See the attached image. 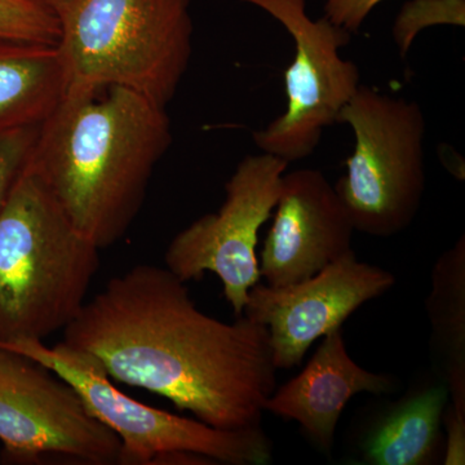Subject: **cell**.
Wrapping results in <instances>:
<instances>
[{
  "instance_id": "6da1fadb",
  "label": "cell",
  "mask_w": 465,
  "mask_h": 465,
  "mask_svg": "<svg viewBox=\"0 0 465 465\" xmlns=\"http://www.w3.org/2000/svg\"><path fill=\"white\" fill-rule=\"evenodd\" d=\"M110 378L159 394L211 427H262L277 388L268 329L226 323L197 308L167 268L140 264L112 278L64 330Z\"/></svg>"
},
{
  "instance_id": "7a4b0ae2",
  "label": "cell",
  "mask_w": 465,
  "mask_h": 465,
  "mask_svg": "<svg viewBox=\"0 0 465 465\" xmlns=\"http://www.w3.org/2000/svg\"><path fill=\"white\" fill-rule=\"evenodd\" d=\"M173 143L166 108L118 85L67 90L39 125L25 170L100 250L136 219Z\"/></svg>"
},
{
  "instance_id": "3957f363",
  "label": "cell",
  "mask_w": 465,
  "mask_h": 465,
  "mask_svg": "<svg viewBox=\"0 0 465 465\" xmlns=\"http://www.w3.org/2000/svg\"><path fill=\"white\" fill-rule=\"evenodd\" d=\"M99 252L24 167L0 210V342L65 330L85 304Z\"/></svg>"
},
{
  "instance_id": "277c9868",
  "label": "cell",
  "mask_w": 465,
  "mask_h": 465,
  "mask_svg": "<svg viewBox=\"0 0 465 465\" xmlns=\"http://www.w3.org/2000/svg\"><path fill=\"white\" fill-rule=\"evenodd\" d=\"M192 0H74L58 15L66 90L127 88L166 108L191 64Z\"/></svg>"
},
{
  "instance_id": "5b68a950",
  "label": "cell",
  "mask_w": 465,
  "mask_h": 465,
  "mask_svg": "<svg viewBox=\"0 0 465 465\" xmlns=\"http://www.w3.org/2000/svg\"><path fill=\"white\" fill-rule=\"evenodd\" d=\"M69 382L97 420L121 440L119 464H189L192 454L215 463L265 465L273 460V446L262 427L225 430L198 419L182 418L127 396L112 382L106 370L88 351L58 342H0Z\"/></svg>"
},
{
  "instance_id": "8992f818",
  "label": "cell",
  "mask_w": 465,
  "mask_h": 465,
  "mask_svg": "<svg viewBox=\"0 0 465 465\" xmlns=\"http://www.w3.org/2000/svg\"><path fill=\"white\" fill-rule=\"evenodd\" d=\"M338 124L354 134L347 173L333 185L354 229L381 238L406 231L420 211L427 183L420 105L360 85Z\"/></svg>"
},
{
  "instance_id": "52a82bcc",
  "label": "cell",
  "mask_w": 465,
  "mask_h": 465,
  "mask_svg": "<svg viewBox=\"0 0 465 465\" xmlns=\"http://www.w3.org/2000/svg\"><path fill=\"white\" fill-rule=\"evenodd\" d=\"M240 2L271 15L295 45V57L284 73L287 108L252 134L253 143L262 153L287 163L302 161L316 152L324 128L338 124L341 109L361 85L357 64L341 56L351 34L324 16L311 18L307 0Z\"/></svg>"
},
{
  "instance_id": "ba28073f",
  "label": "cell",
  "mask_w": 465,
  "mask_h": 465,
  "mask_svg": "<svg viewBox=\"0 0 465 465\" xmlns=\"http://www.w3.org/2000/svg\"><path fill=\"white\" fill-rule=\"evenodd\" d=\"M287 163L274 155H247L225 183L217 213L192 223L171 241L166 268L183 282L216 274L235 318L243 316L250 290L259 283V231L273 215Z\"/></svg>"
},
{
  "instance_id": "9c48e42d",
  "label": "cell",
  "mask_w": 465,
  "mask_h": 465,
  "mask_svg": "<svg viewBox=\"0 0 465 465\" xmlns=\"http://www.w3.org/2000/svg\"><path fill=\"white\" fill-rule=\"evenodd\" d=\"M0 442L14 463L63 457L119 464L121 440L88 411L78 391L23 354L0 347Z\"/></svg>"
},
{
  "instance_id": "30bf717a",
  "label": "cell",
  "mask_w": 465,
  "mask_h": 465,
  "mask_svg": "<svg viewBox=\"0 0 465 465\" xmlns=\"http://www.w3.org/2000/svg\"><path fill=\"white\" fill-rule=\"evenodd\" d=\"M394 283L391 272L360 262L351 250L302 282L284 287L256 283L243 316L268 329L275 369L291 370L302 366L314 341L341 329L358 308Z\"/></svg>"
},
{
  "instance_id": "8fae6325",
  "label": "cell",
  "mask_w": 465,
  "mask_h": 465,
  "mask_svg": "<svg viewBox=\"0 0 465 465\" xmlns=\"http://www.w3.org/2000/svg\"><path fill=\"white\" fill-rule=\"evenodd\" d=\"M274 210L260 262L268 286L302 282L351 250L356 229L335 186L320 170L284 173Z\"/></svg>"
},
{
  "instance_id": "7c38bea8",
  "label": "cell",
  "mask_w": 465,
  "mask_h": 465,
  "mask_svg": "<svg viewBox=\"0 0 465 465\" xmlns=\"http://www.w3.org/2000/svg\"><path fill=\"white\" fill-rule=\"evenodd\" d=\"M394 390L393 376L367 371L351 360L338 329L323 336L299 375L275 388L265 401L264 411L296 421L314 448L330 455L349 401L360 393L387 394Z\"/></svg>"
},
{
  "instance_id": "4fadbf2b",
  "label": "cell",
  "mask_w": 465,
  "mask_h": 465,
  "mask_svg": "<svg viewBox=\"0 0 465 465\" xmlns=\"http://www.w3.org/2000/svg\"><path fill=\"white\" fill-rule=\"evenodd\" d=\"M449 402L445 382H427L390 403L358 442V463L430 465L443 458L442 416Z\"/></svg>"
},
{
  "instance_id": "5bb4252c",
  "label": "cell",
  "mask_w": 465,
  "mask_h": 465,
  "mask_svg": "<svg viewBox=\"0 0 465 465\" xmlns=\"http://www.w3.org/2000/svg\"><path fill=\"white\" fill-rule=\"evenodd\" d=\"M65 90L57 45L0 39V133L41 124Z\"/></svg>"
},
{
  "instance_id": "9a60e30c",
  "label": "cell",
  "mask_w": 465,
  "mask_h": 465,
  "mask_svg": "<svg viewBox=\"0 0 465 465\" xmlns=\"http://www.w3.org/2000/svg\"><path fill=\"white\" fill-rule=\"evenodd\" d=\"M432 345L449 403L465 414V237L445 251L432 271V289L425 302Z\"/></svg>"
},
{
  "instance_id": "2e32d148",
  "label": "cell",
  "mask_w": 465,
  "mask_h": 465,
  "mask_svg": "<svg viewBox=\"0 0 465 465\" xmlns=\"http://www.w3.org/2000/svg\"><path fill=\"white\" fill-rule=\"evenodd\" d=\"M465 26V0H409L393 25V39L405 58L416 36L428 27Z\"/></svg>"
},
{
  "instance_id": "e0dca14e",
  "label": "cell",
  "mask_w": 465,
  "mask_h": 465,
  "mask_svg": "<svg viewBox=\"0 0 465 465\" xmlns=\"http://www.w3.org/2000/svg\"><path fill=\"white\" fill-rule=\"evenodd\" d=\"M58 18L30 0H0V39L57 45Z\"/></svg>"
},
{
  "instance_id": "ac0fdd59",
  "label": "cell",
  "mask_w": 465,
  "mask_h": 465,
  "mask_svg": "<svg viewBox=\"0 0 465 465\" xmlns=\"http://www.w3.org/2000/svg\"><path fill=\"white\" fill-rule=\"evenodd\" d=\"M39 125L0 133V210L25 167Z\"/></svg>"
},
{
  "instance_id": "d6986e66",
  "label": "cell",
  "mask_w": 465,
  "mask_h": 465,
  "mask_svg": "<svg viewBox=\"0 0 465 465\" xmlns=\"http://www.w3.org/2000/svg\"><path fill=\"white\" fill-rule=\"evenodd\" d=\"M384 0H324V17L353 34L361 29L372 9Z\"/></svg>"
},
{
  "instance_id": "ffe728a7",
  "label": "cell",
  "mask_w": 465,
  "mask_h": 465,
  "mask_svg": "<svg viewBox=\"0 0 465 465\" xmlns=\"http://www.w3.org/2000/svg\"><path fill=\"white\" fill-rule=\"evenodd\" d=\"M442 427L446 433L442 463L445 465L465 464V414L454 407H445L442 416Z\"/></svg>"
},
{
  "instance_id": "44dd1931",
  "label": "cell",
  "mask_w": 465,
  "mask_h": 465,
  "mask_svg": "<svg viewBox=\"0 0 465 465\" xmlns=\"http://www.w3.org/2000/svg\"><path fill=\"white\" fill-rule=\"evenodd\" d=\"M34 5H39V7L47 9L52 12L54 16L58 17V15L69 7L74 0H30Z\"/></svg>"
}]
</instances>
